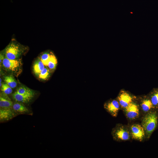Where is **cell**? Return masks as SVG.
Instances as JSON below:
<instances>
[{
  "instance_id": "cell-1",
  "label": "cell",
  "mask_w": 158,
  "mask_h": 158,
  "mask_svg": "<svg viewBox=\"0 0 158 158\" xmlns=\"http://www.w3.org/2000/svg\"><path fill=\"white\" fill-rule=\"evenodd\" d=\"M158 114L157 111L152 110L144 114L141 119V125L148 139L156 128L158 124Z\"/></svg>"
},
{
  "instance_id": "cell-2",
  "label": "cell",
  "mask_w": 158,
  "mask_h": 158,
  "mask_svg": "<svg viewBox=\"0 0 158 158\" xmlns=\"http://www.w3.org/2000/svg\"><path fill=\"white\" fill-rule=\"evenodd\" d=\"M26 48L13 40L6 47L4 53L5 57L10 59H16L23 54Z\"/></svg>"
},
{
  "instance_id": "cell-3",
  "label": "cell",
  "mask_w": 158,
  "mask_h": 158,
  "mask_svg": "<svg viewBox=\"0 0 158 158\" xmlns=\"http://www.w3.org/2000/svg\"><path fill=\"white\" fill-rule=\"evenodd\" d=\"M111 134L114 140L118 142L128 141L131 138L129 127L122 124H117L112 129Z\"/></svg>"
},
{
  "instance_id": "cell-4",
  "label": "cell",
  "mask_w": 158,
  "mask_h": 158,
  "mask_svg": "<svg viewBox=\"0 0 158 158\" xmlns=\"http://www.w3.org/2000/svg\"><path fill=\"white\" fill-rule=\"evenodd\" d=\"M123 110L126 118L130 121L137 119L140 115V110L136 99Z\"/></svg>"
},
{
  "instance_id": "cell-5",
  "label": "cell",
  "mask_w": 158,
  "mask_h": 158,
  "mask_svg": "<svg viewBox=\"0 0 158 158\" xmlns=\"http://www.w3.org/2000/svg\"><path fill=\"white\" fill-rule=\"evenodd\" d=\"M137 97L124 90L120 91L116 99L119 102L121 109L123 110L136 99Z\"/></svg>"
},
{
  "instance_id": "cell-6",
  "label": "cell",
  "mask_w": 158,
  "mask_h": 158,
  "mask_svg": "<svg viewBox=\"0 0 158 158\" xmlns=\"http://www.w3.org/2000/svg\"><path fill=\"white\" fill-rule=\"evenodd\" d=\"M136 100L139 106L140 112L144 115L150 111L155 109L147 95L137 97Z\"/></svg>"
},
{
  "instance_id": "cell-7",
  "label": "cell",
  "mask_w": 158,
  "mask_h": 158,
  "mask_svg": "<svg viewBox=\"0 0 158 158\" xmlns=\"http://www.w3.org/2000/svg\"><path fill=\"white\" fill-rule=\"evenodd\" d=\"M129 127L131 138L141 142L146 138L144 130L141 124L133 123Z\"/></svg>"
},
{
  "instance_id": "cell-8",
  "label": "cell",
  "mask_w": 158,
  "mask_h": 158,
  "mask_svg": "<svg viewBox=\"0 0 158 158\" xmlns=\"http://www.w3.org/2000/svg\"><path fill=\"white\" fill-rule=\"evenodd\" d=\"M2 63L6 70L14 73L18 72L22 65L20 59H10L6 57L3 59Z\"/></svg>"
},
{
  "instance_id": "cell-9",
  "label": "cell",
  "mask_w": 158,
  "mask_h": 158,
  "mask_svg": "<svg viewBox=\"0 0 158 158\" xmlns=\"http://www.w3.org/2000/svg\"><path fill=\"white\" fill-rule=\"evenodd\" d=\"M104 107L106 111L112 116L116 117L121 109L120 104L116 99H110L106 102Z\"/></svg>"
},
{
  "instance_id": "cell-10",
  "label": "cell",
  "mask_w": 158,
  "mask_h": 158,
  "mask_svg": "<svg viewBox=\"0 0 158 158\" xmlns=\"http://www.w3.org/2000/svg\"><path fill=\"white\" fill-rule=\"evenodd\" d=\"M14 114L11 109H0V119L1 121H7L13 118Z\"/></svg>"
},
{
  "instance_id": "cell-11",
  "label": "cell",
  "mask_w": 158,
  "mask_h": 158,
  "mask_svg": "<svg viewBox=\"0 0 158 158\" xmlns=\"http://www.w3.org/2000/svg\"><path fill=\"white\" fill-rule=\"evenodd\" d=\"M155 109H158V88L153 89L147 95Z\"/></svg>"
},
{
  "instance_id": "cell-12",
  "label": "cell",
  "mask_w": 158,
  "mask_h": 158,
  "mask_svg": "<svg viewBox=\"0 0 158 158\" xmlns=\"http://www.w3.org/2000/svg\"><path fill=\"white\" fill-rule=\"evenodd\" d=\"M44 68V64L41 59H39L35 61L33 64V72L36 75L38 76Z\"/></svg>"
},
{
  "instance_id": "cell-13",
  "label": "cell",
  "mask_w": 158,
  "mask_h": 158,
  "mask_svg": "<svg viewBox=\"0 0 158 158\" xmlns=\"http://www.w3.org/2000/svg\"><path fill=\"white\" fill-rule=\"evenodd\" d=\"M14 99L18 102L24 103L29 102L33 97L21 95L15 92L13 95Z\"/></svg>"
},
{
  "instance_id": "cell-14",
  "label": "cell",
  "mask_w": 158,
  "mask_h": 158,
  "mask_svg": "<svg viewBox=\"0 0 158 158\" xmlns=\"http://www.w3.org/2000/svg\"><path fill=\"white\" fill-rule=\"evenodd\" d=\"M16 92L21 95L32 97H33L35 94L31 89L24 86L19 87Z\"/></svg>"
},
{
  "instance_id": "cell-15",
  "label": "cell",
  "mask_w": 158,
  "mask_h": 158,
  "mask_svg": "<svg viewBox=\"0 0 158 158\" xmlns=\"http://www.w3.org/2000/svg\"><path fill=\"white\" fill-rule=\"evenodd\" d=\"M13 105L12 102L8 98L3 97L1 96L0 97V108L11 109Z\"/></svg>"
},
{
  "instance_id": "cell-16",
  "label": "cell",
  "mask_w": 158,
  "mask_h": 158,
  "mask_svg": "<svg viewBox=\"0 0 158 158\" xmlns=\"http://www.w3.org/2000/svg\"><path fill=\"white\" fill-rule=\"evenodd\" d=\"M4 80L5 83L11 88H14L16 87L17 82L12 75L5 76Z\"/></svg>"
},
{
  "instance_id": "cell-17",
  "label": "cell",
  "mask_w": 158,
  "mask_h": 158,
  "mask_svg": "<svg viewBox=\"0 0 158 158\" xmlns=\"http://www.w3.org/2000/svg\"><path fill=\"white\" fill-rule=\"evenodd\" d=\"M12 108L15 111L19 113H25L28 111V109L25 106L18 102L13 104Z\"/></svg>"
},
{
  "instance_id": "cell-18",
  "label": "cell",
  "mask_w": 158,
  "mask_h": 158,
  "mask_svg": "<svg viewBox=\"0 0 158 158\" xmlns=\"http://www.w3.org/2000/svg\"><path fill=\"white\" fill-rule=\"evenodd\" d=\"M57 63V60L55 56L52 53H51L47 66L50 69L54 70L56 67Z\"/></svg>"
},
{
  "instance_id": "cell-19",
  "label": "cell",
  "mask_w": 158,
  "mask_h": 158,
  "mask_svg": "<svg viewBox=\"0 0 158 158\" xmlns=\"http://www.w3.org/2000/svg\"><path fill=\"white\" fill-rule=\"evenodd\" d=\"M51 52H45L41 56L40 59L44 65L47 66L50 58Z\"/></svg>"
},
{
  "instance_id": "cell-20",
  "label": "cell",
  "mask_w": 158,
  "mask_h": 158,
  "mask_svg": "<svg viewBox=\"0 0 158 158\" xmlns=\"http://www.w3.org/2000/svg\"><path fill=\"white\" fill-rule=\"evenodd\" d=\"M49 70L47 68L45 67L41 71L38 76L40 79L44 80L48 78L49 77Z\"/></svg>"
},
{
  "instance_id": "cell-21",
  "label": "cell",
  "mask_w": 158,
  "mask_h": 158,
  "mask_svg": "<svg viewBox=\"0 0 158 158\" xmlns=\"http://www.w3.org/2000/svg\"><path fill=\"white\" fill-rule=\"evenodd\" d=\"M12 88L6 83H3L1 87V90L6 95H9L12 92Z\"/></svg>"
},
{
  "instance_id": "cell-22",
  "label": "cell",
  "mask_w": 158,
  "mask_h": 158,
  "mask_svg": "<svg viewBox=\"0 0 158 158\" xmlns=\"http://www.w3.org/2000/svg\"><path fill=\"white\" fill-rule=\"evenodd\" d=\"M0 87H1L2 85L1 83L2 80L1 78H0Z\"/></svg>"
}]
</instances>
